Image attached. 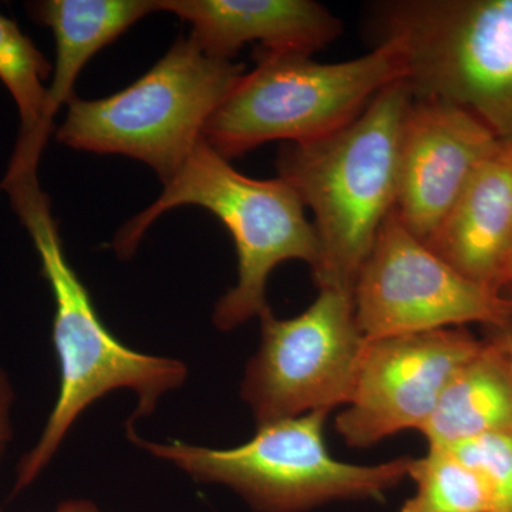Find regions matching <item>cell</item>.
Returning a JSON list of instances; mask_svg holds the SVG:
<instances>
[{
  "label": "cell",
  "instance_id": "1",
  "mask_svg": "<svg viewBox=\"0 0 512 512\" xmlns=\"http://www.w3.org/2000/svg\"><path fill=\"white\" fill-rule=\"evenodd\" d=\"M0 190L28 229L42 274L55 299L52 339L60 365L59 396L35 446L19 461L15 493L28 488L55 457L74 421L96 400L130 389L138 406L127 429L156 410L158 400L183 386L188 370L180 360L144 355L127 348L103 325L86 286L64 255L50 201L37 170H8Z\"/></svg>",
  "mask_w": 512,
  "mask_h": 512
},
{
  "label": "cell",
  "instance_id": "2",
  "mask_svg": "<svg viewBox=\"0 0 512 512\" xmlns=\"http://www.w3.org/2000/svg\"><path fill=\"white\" fill-rule=\"evenodd\" d=\"M412 100L404 80L394 83L338 133L279 150L278 177L313 215L318 289L352 291L380 228L396 210L400 137Z\"/></svg>",
  "mask_w": 512,
  "mask_h": 512
},
{
  "label": "cell",
  "instance_id": "3",
  "mask_svg": "<svg viewBox=\"0 0 512 512\" xmlns=\"http://www.w3.org/2000/svg\"><path fill=\"white\" fill-rule=\"evenodd\" d=\"M180 205L210 211L234 239L238 281L215 305L212 319L220 330L259 318L269 306L266 282L282 262L302 261L312 271L318 265V235L291 185L281 177L258 180L239 173L204 140L164 185L163 194L120 228L113 242L117 255L133 256L150 225Z\"/></svg>",
  "mask_w": 512,
  "mask_h": 512
},
{
  "label": "cell",
  "instance_id": "4",
  "mask_svg": "<svg viewBox=\"0 0 512 512\" xmlns=\"http://www.w3.org/2000/svg\"><path fill=\"white\" fill-rule=\"evenodd\" d=\"M407 76L397 39L377 40L366 55L345 62L256 49L255 67L202 130V140L222 157L244 156L271 141L308 144L353 123L373 99Z\"/></svg>",
  "mask_w": 512,
  "mask_h": 512
},
{
  "label": "cell",
  "instance_id": "5",
  "mask_svg": "<svg viewBox=\"0 0 512 512\" xmlns=\"http://www.w3.org/2000/svg\"><path fill=\"white\" fill-rule=\"evenodd\" d=\"M244 70V64L205 55L191 36L180 37L127 89L99 100L74 97L57 127V141L74 150L143 161L168 184Z\"/></svg>",
  "mask_w": 512,
  "mask_h": 512
},
{
  "label": "cell",
  "instance_id": "6",
  "mask_svg": "<svg viewBox=\"0 0 512 512\" xmlns=\"http://www.w3.org/2000/svg\"><path fill=\"white\" fill-rule=\"evenodd\" d=\"M328 410L258 426L247 443L227 450L133 440L201 483L227 485L259 512H305L333 501L379 500L409 477L412 457L376 466L345 463L325 441Z\"/></svg>",
  "mask_w": 512,
  "mask_h": 512
},
{
  "label": "cell",
  "instance_id": "7",
  "mask_svg": "<svg viewBox=\"0 0 512 512\" xmlns=\"http://www.w3.org/2000/svg\"><path fill=\"white\" fill-rule=\"evenodd\" d=\"M377 40L402 43L414 99L470 111L512 144V0H389Z\"/></svg>",
  "mask_w": 512,
  "mask_h": 512
},
{
  "label": "cell",
  "instance_id": "8",
  "mask_svg": "<svg viewBox=\"0 0 512 512\" xmlns=\"http://www.w3.org/2000/svg\"><path fill=\"white\" fill-rule=\"evenodd\" d=\"M261 345L241 384L256 426L336 407L352 396L366 339L357 326L352 291L319 289L301 315H259Z\"/></svg>",
  "mask_w": 512,
  "mask_h": 512
},
{
  "label": "cell",
  "instance_id": "9",
  "mask_svg": "<svg viewBox=\"0 0 512 512\" xmlns=\"http://www.w3.org/2000/svg\"><path fill=\"white\" fill-rule=\"evenodd\" d=\"M366 340L433 330L484 328L512 318V299L476 284L389 215L352 289Z\"/></svg>",
  "mask_w": 512,
  "mask_h": 512
},
{
  "label": "cell",
  "instance_id": "10",
  "mask_svg": "<svg viewBox=\"0 0 512 512\" xmlns=\"http://www.w3.org/2000/svg\"><path fill=\"white\" fill-rule=\"evenodd\" d=\"M483 346L466 328L366 340L352 396L336 417L349 447L421 430L461 366Z\"/></svg>",
  "mask_w": 512,
  "mask_h": 512
},
{
  "label": "cell",
  "instance_id": "11",
  "mask_svg": "<svg viewBox=\"0 0 512 512\" xmlns=\"http://www.w3.org/2000/svg\"><path fill=\"white\" fill-rule=\"evenodd\" d=\"M501 141L470 111L434 99H414L404 116L396 214L429 241L474 173Z\"/></svg>",
  "mask_w": 512,
  "mask_h": 512
},
{
  "label": "cell",
  "instance_id": "12",
  "mask_svg": "<svg viewBox=\"0 0 512 512\" xmlns=\"http://www.w3.org/2000/svg\"><path fill=\"white\" fill-rule=\"evenodd\" d=\"M192 26L205 55L232 60L247 43L278 53L312 56L339 39L345 25L315 0H158Z\"/></svg>",
  "mask_w": 512,
  "mask_h": 512
},
{
  "label": "cell",
  "instance_id": "13",
  "mask_svg": "<svg viewBox=\"0 0 512 512\" xmlns=\"http://www.w3.org/2000/svg\"><path fill=\"white\" fill-rule=\"evenodd\" d=\"M476 284L503 292L512 261V144H501L426 242Z\"/></svg>",
  "mask_w": 512,
  "mask_h": 512
},
{
  "label": "cell",
  "instance_id": "14",
  "mask_svg": "<svg viewBox=\"0 0 512 512\" xmlns=\"http://www.w3.org/2000/svg\"><path fill=\"white\" fill-rule=\"evenodd\" d=\"M26 8L55 36L56 64L46 97L52 121L76 97L74 84L87 62L138 20L160 12L158 0H39Z\"/></svg>",
  "mask_w": 512,
  "mask_h": 512
},
{
  "label": "cell",
  "instance_id": "15",
  "mask_svg": "<svg viewBox=\"0 0 512 512\" xmlns=\"http://www.w3.org/2000/svg\"><path fill=\"white\" fill-rule=\"evenodd\" d=\"M420 433L429 447L512 433L511 370L490 340L453 376Z\"/></svg>",
  "mask_w": 512,
  "mask_h": 512
},
{
  "label": "cell",
  "instance_id": "16",
  "mask_svg": "<svg viewBox=\"0 0 512 512\" xmlns=\"http://www.w3.org/2000/svg\"><path fill=\"white\" fill-rule=\"evenodd\" d=\"M53 67L15 20L0 15V82L15 100L19 137L10 164L39 165L53 130L47 117V86Z\"/></svg>",
  "mask_w": 512,
  "mask_h": 512
},
{
  "label": "cell",
  "instance_id": "17",
  "mask_svg": "<svg viewBox=\"0 0 512 512\" xmlns=\"http://www.w3.org/2000/svg\"><path fill=\"white\" fill-rule=\"evenodd\" d=\"M409 477L416 494L400 512H491L480 478L446 447H429V453L412 458Z\"/></svg>",
  "mask_w": 512,
  "mask_h": 512
},
{
  "label": "cell",
  "instance_id": "18",
  "mask_svg": "<svg viewBox=\"0 0 512 512\" xmlns=\"http://www.w3.org/2000/svg\"><path fill=\"white\" fill-rule=\"evenodd\" d=\"M446 448L480 478L491 512H512V433L485 434Z\"/></svg>",
  "mask_w": 512,
  "mask_h": 512
},
{
  "label": "cell",
  "instance_id": "19",
  "mask_svg": "<svg viewBox=\"0 0 512 512\" xmlns=\"http://www.w3.org/2000/svg\"><path fill=\"white\" fill-rule=\"evenodd\" d=\"M15 390L8 373L0 369V457L13 439L12 410Z\"/></svg>",
  "mask_w": 512,
  "mask_h": 512
},
{
  "label": "cell",
  "instance_id": "20",
  "mask_svg": "<svg viewBox=\"0 0 512 512\" xmlns=\"http://www.w3.org/2000/svg\"><path fill=\"white\" fill-rule=\"evenodd\" d=\"M485 330H487V338L485 339L490 340L503 353L512 375V318L501 323V325L490 326Z\"/></svg>",
  "mask_w": 512,
  "mask_h": 512
},
{
  "label": "cell",
  "instance_id": "21",
  "mask_svg": "<svg viewBox=\"0 0 512 512\" xmlns=\"http://www.w3.org/2000/svg\"><path fill=\"white\" fill-rule=\"evenodd\" d=\"M55 512H100L97 510L96 505L90 501L84 500H70L64 501L56 508Z\"/></svg>",
  "mask_w": 512,
  "mask_h": 512
},
{
  "label": "cell",
  "instance_id": "22",
  "mask_svg": "<svg viewBox=\"0 0 512 512\" xmlns=\"http://www.w3.org/2000/svg\"><path fill=\"white\" fill-rule=\"evenodd\" d=\"M507 289H512V261L510 268H508L507 281H505L503 292L507 291Z\"/></svg>",
  "mask_w": 512,
  "mask_h": 512
},
{
  "label": "cell",
  "instance_id": "23",
  "mask_svg": "<svg viewBox=\"0 0 512 512\" xmlns=\"http://www.w3.org/2000/svg\"><path fill=\"white\" fill-rule=\"evenodd\" d=\"M505 296H508V298L512 299V289H507V291L503 292Z\"/></svg>",
  "mask_w": 512,
  "mask_h": 512
}]
</instances>
